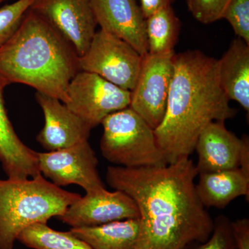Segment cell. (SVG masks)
<instances>
[{"label":"cell","mask_w":249,"mask_h":249,"mask_svg":"<svg viewBox=\"0 0 249 249\" xmlns=\"http://www.w3.org/2000/svg\"><path fill=\"white\" fill-rule=\"evenodd\" d=\"M197 175L190 158L160 167H108V185L132 198L139 209L135 249H192L209 238L214 220L196 195Z\"/></svg>","instance_id":"6da1fadb"},{"label":"cell","mask_w":249,"mask_h":249,"mask_svg":"<svg viewBox=\"0 0 249 249\" xmlns=\"http://www.w3.org/2000/svg\"><path fill=\"white\" fill-rule=\"evenodd\" d=\"M173 61L164 118L155 129L168 164L190 158L210 123L226 121L236 114L220 84L217 59L193 50L175 54Z\"/></svg>","instance_id":"7a4b0ae2"},{"label":"cell","mask_w":249,"mask_h":249,"mask_svg":"<svg viewBox=\"0 0 249 249\" xmlns=\"http://www.w3.org/2000/svg\"><path fill=\"white\" fill-rule=\"evenodd\" d=\"M80 71L76 49L45 18L28 10L14 35L0 47V77L65 104L72 78Z\"/></svg>","instance_id":"3957f363"},{"label":"cell","mask_w":249,"mask_h":249,"mask_svg":"<svg viewBox=\"0 0 249 249\" xmlns=\"http://www.w3.org/2000/svg\"><path fill=\"white\" fill-rule=\"evenodd\" d=\"M80 196L55 186L42 175L0 179V249H14L24 229L60 217Z\"/></svg>","instance_id":"277c9868"},{"label":"cell","mask_w":249,"mask_h":249,"mask_svg":"<svg viewBox=\"0 0 249 249\" xmlns=\"http://www.w3.org/2000/svg\"><path fill=\"white\" fill-rule=\"evenodd\" d=\"M101 124L100 149L108 161L129 168L168 164L157 143L155 129L130 107L109 114Z\"/></svg>","instance_id":"5b68a950"},{"label":"cell","mask_w":249,"mask_h":249,"mask_svg":"<svg viewBox=\"0 0 249 249\" xmlns=\"http://www.w3.org/2000/svg\"><path fill=\"white\" fill-rule=\"evenodd\" d=\"M142 58L128 43L100 29L84 55L79 57V68L132 91L138 79Z\"/></svg>","instance_id":"8992f818"},{"label":"cell","mask_w":249,"mask_h":249,"mask_svg":"<svg viewBox=\"0 0 249 249\" xmlns=\"http://www.w3.org/2000/svg\"><path fill=\"white\" fill-rule=\"evenodd\" d=\"M67 96L65 106L93 129L109 114L129 107L132 92L96 73L79 71L70 82Z\"/></svg>","instance_id":"52a82bcc"},{"label":"cell","mask_w":249,"mask_h":249,"mask_svg":"<svg viewBox=\"0 0 249 249\" xmlns=\"http://www.w3.org/2000/svg\"><path fill=\"white\" fill-rule=\"evenodd\" d=\"M41 175L55 186L75 184L87 193L106 188L98 160L88 141L56 151L37 152Z\"/></svg>","instance_id":"ba28073f"},{"label":"cell","mask_w":249,"mask_h":249,"mask_svg":"<svg viewBox=\"0 0 249 249\" xmlns=\"http://www.w3.org/2000/svg\"><path fill=\"white\" fill-rule=\"evenodd\" d=\"M174 55H145L137 83L131 91L129 107L153 129L164 118L174 73Z\"/></svg>","instance_id":"9c48e42d"},{"label":"cell","mask_w":249,"mask_h":249,"mask_svg":"<svg viewBox=\"0 0 249 249\" xmlns=\"http://www.w3.org/2000/svg\"><path fill=\"white\" fill-rule=\"evenodd\" d=\"M30 9L57 29L79 57L84 55L97 27L90 0H34Z\"/></svg>","instance_id":"30bf717a"},{"label":"cell","mask_w":249,"mask_h":249,"mask_svg":"<svg viewBox=\"0 0 249 249\" xmlns=\"http://www.w3.org/2000/svg\"><path fill=\"white\" fill-rule=\"evenodd\" d=\"M139 217L138 207L132 198L124 192L103 188L80 196L58 219L71 228H80Z\"/></svg>","instance_id":"8fae6325"},{"label":"cell","mask_w":249,"mask_h":249,"mask_svg":"<svg viewBox=\"0 0 249 249\" xmlns=\"http://www.w3.org/2000/svg\"><path fill=\"white\" fill-rule=\"evenodd\" d=\"M36 98L45 116L36 141L47 152L68 148L88 141L91 127L58 98L40 92Z\"/></svg>","instance_id":"7c38bea8"},{"label":"cell","mask_w":249,"mask_h":249,"mask_svg":"<svg viewBox=\"0 0 249 249\" xmlns=\"http://www.w3.org/2000/svg\"><path fill=\"white\" fill-rule=\"evenodd\" d=\"M101 30L132 46L142 57L148 53L145 19L136 0H90Z\"/></svg>","instance_id":"4fadbf2b"},{"label":"cell","mask_w":249,"mask_h":249,"mask_svg":"<svg viewBox=\"0 0 249 249\" xmlns=\"http://www.w3.org/2000/svg\"><path fill=\"white\" fill-rule=\"evenodd\" d=\"M242 139L229 131L225 121L210 123L196 142L198 175L238 169Z\"/></svg>","instance_id":"5bb4252c"},{"label":"cell","mask_w":249,"mask_h":249,"mask_svg":"<svg viewBox=\"0 0 249 249\" xmlns=\"http://www.w3.org/2000/svg\"><path fill=\"white\" fill-rule=\"evenodd\" d=\"M7 85L0 77V163L8 178H35L41 175L37 152L20 140L9 120L3 95Z\"/></svg>","instance_id":"9a60e30c"},{"label":"cell","mask_w":249,"mask_h":249,"mask_svg":"<svg viewBox=\"0 0 249 249\" xmlns=\"http://www.w3.org/2000/svg\"><path fill=\"white\" fill-rule=\"evenodd\" d=\"M218 73L223 90L249 114V45L235 39L222 58L218 60Z\"/></svg>","instance_id":"2e32d148"},{"label":"cell","mask_w":249,"mask_h":249,"mask_svg":"<svg viewBox=\"0 0 249 249\" xmlns=\"http://www.w3.org/2000/svg\"><path fill=\"white\" fill-rule=\"evenodd\" d=\"M196 195L205 208L224 209L239 196L249 199V178L240 169L199 174Z\"/></svg>","instance_id":"e0dca14e"},{"label":"cell","mask_w":249,"mask_h":249,"mask_svg":"<svg viewBox=\"0 0 249 249\" xmlns=\"http://www.w3.org/2000/svg\"><path fill=\"white\" fill-rule=\"evenodd\" d=\"M70 231L92 249H135L140 220L128 219L95 227L71 228Z\"/></svg>","instance_id":"ac0fdd59"},{"label":"cell","mask_w":249,"mask_h":249,"mask_svg":"<svg viewBox=\"0 0 249 249\" xmlns=\"http://www.w3.org/2000/svg\"><path fill=\"white\" fill-rule=\"evenodd\" d=\"M181 23L171 6L157 11L145 19L148 54L174 55Z\"/></svg>","instance_id":"d6986e66"},{"label":"cell","mask_w":249,"mask_h":249,"mask_svg":"<svg viewBox=\"0 0 249 249\" xmlns=\"http://www.w3.org/2000/svg\"><path fill=\"white\" fill-rule=\"evenodd\" d=\"M17 240L33 249H92L70 231H58L47 224H36L27 228Z\"/></svg>","instance_id":"ffe728a7"},{"label":"cell","mask_w":249,"mask_h":249,"mask_svg":"<svg viewBox=\"0 0 249 249\" xmlns=\"http://www.w3.org/2000/svg\"><path fill=\"white\" fill-rule=\"evenodd\" d=\"M34 0H18L0 8V47L11 37Z\"/></svg>","instance_id":"44dd1931"},{"label":"cell","mask_w":249,"mask_h":249,"mask_svg":"<svg viewBox=\"0 0 249 249\" xmlns=\"http://www.w3.org/2000/svg\"><path fill=\"white\" fill-rule=\"evenodd\" d=\"M222 19H227L235 35L249 45V0H231Z\"/></svg>","instance_id":"7402d4cb"},{"label":"cell","mask_w":249,"mask_h":249,"mask_svg":"<svg viewBox=\"0 0 249 249\" xmlns=\"http://www.w3.org/2000/svg\"><path fill=\"white\" fill-rule=\"evenodd\" d=\"M192 249H236L231 221L227 216H218L214 220L213 231L209 238Z\"/></svg>","instance_id":"603a6c76"},{"label":"cell","mask_w":249,"mask_h":249,"mask_svg":"<svg viewBox=\"0 0 249 249\" xmlns=\"http://www.w3.org/2000/svg\"><path fill=\"white\" fill-rule=\"evenodd\" d=\"M231 0H187L188 10L196 20L211 24L222 19Z\"/></svg>","instance_id":"cb8c5ba5"},{"label":"cell","mask_w":249,"mask_h":249,"mask_svg":"<svg viewBox=\"0 0 249 249\" xmlns=\"http://www.w3.org/2000/svg\"><path fill=\"white\" fill-rule=\"evenodd\" d=\"M232 236L236 249H249V219H237L231 222Z\"/></svg>","instance_id":"d4e9b609"},{"label":"cell","mask_w":249,"mask_h":249,"mask_svg":"<svg viewBox=\"0 0 249 249\" xmlns=\"http://www.w3.org/2000/svg\"><path fill=\"white\" fill-rule=\"evenodd\" d=\"M174 0H139L140 8L145 19L164 8L171 6Z\"/></svg>","instance_id":"484cf974"},{"label":"cell","mask_w":249,"mask_h":249,"mask_svg":"<svg viewBox=\"0 0 249 249\" xmlns=\"http://www.w3.org/2000/svg\"><path fill=\"white\" fill-rule=\"evenodd\" d=\"M242 145L239 161V169L249 178V139L248 136L242 137Z\"/></svg>","instance_id":"4316f807"},{"label":"cell","mask_w":249,"mask_h":249,"mask_svg":"<svg viewBox=\"0 0 249 249\" xmlns=\"http://www.w3.org/2000/svg\"><path fill=\"white\" fill-rule=\"evenodd\" d=\"M9 1V0H0V4H2V3L5 2V1Z\"/></svg>","instance_id":"83f0119b"}]
</instances>
